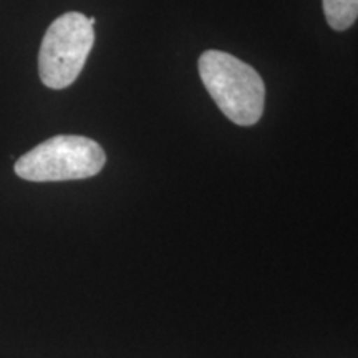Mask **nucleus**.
Here are the masks:
<instances>
[{
    "instance_id": "2",
    "label": "nucleus",
    "mask_w": 358,
    "mask_h": 358,
    "mask_svg": "<svg viewBox=\"0 0 358 358\" xmlns=\"http://www.w3.org/2000/svg\"><path fill=\"white\" fill-rule=\"evenodd\" d=\"M105 163L106 155L96 141L75 134H58L20 156L15 173L34 182L70 181L95 176Z\"/></svg>"
},
{
    "instance_id": "3",
    "label": "nucleus",
    "mask_w": 358,
    "mask_h": 358,
    "mask_svg": "<svg viewBox=\"0 0 358 358\" xmlns=\"http://www.w3.org/2000/svg\"><path fill=\"white\" fill-rule=\"evenodd\" d=\"M95 17L69 12L48 27L38 52V73L45 87H70L83 70L95 43Z\"/></svg>"
},
{
    "instance_id": "4",
    "label": "nucleus",
    "mask_w": 358,
    "mask_h": 358,
    "mask_svg": "<svg viewBox=\"0 0 358 358\" xmlns=\"http://www.w3.org/2000/svg\"><path fill=\"white\" fill-rule=\"evenodd\" d=\"M324 12L329 25L342 32L358 19V0H324Z\"/></svg>"
},
{
    "instance_id": "1",
    "label": "nucleus",
    "mask_w": 358,
    "mask_h": 358,
    "mask_svg": "<svg viewBox=\"0 0 358 358\" xmlns=\"http://www.w3.org/2000/svg\"><path fill=\"white\" fill-rule=\"evenodd\" d=\"M199 75L219 110L239 127L261 120L266 87L252 66L226 52L208 50L199 58Z\"/></svg>"
}]
</instances>
